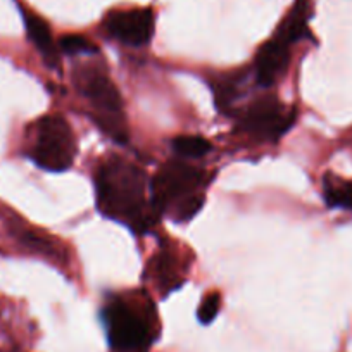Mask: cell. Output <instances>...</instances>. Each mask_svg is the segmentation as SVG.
Masks as SVG:
<instances>
[{"label": "cell", "instance_id": "1", "mask_svg": "<svg viewBox=\"0 0 352 352\" xmlns=\"http://www.w3.org/2000/svg\"><path fill=\"white\" fill-rule=\"evenodd\" d=\"M94 184L97 208L106 218L140 235L157 225L151 182L137 162L120 154L106 155L97 164Z\"/></svg>", "mask_w": 352, "mask_h": 352}, {"label": "cell", "instance_id": "2", "mask_svg": "<svg viewBox=\"0 0 352 352\" xmlns=\"http://www.w3.org/2000/svg\"><path fill=\"white\" fill-rule=\"evenodd\" d=\"M102 320L113 352H148L161 331L157 309L145 290H124L109 296Z\"/></svg>", "mask_w": 352, "mask_h": 352}, {"label": "cell", "instance_id": "3", "mask_svg": "<svg viewBox=\"0 0 352 352\" xmlns=\"http://www.w3.org/2000/svg\"><path fill=\"white\" fill-rule=\"evenodd\" d=\"M212 176L201 166L185 159L164 162L151 180V197L155 212L184 223L194 218L206 202V188Z\"/></svg>", "mask_w": 352, "mask_h": 352}, {"label": "cell", "instance_id": "4", "mask_svg": "<svg viewBox=\"0 0 352 352\" xmlns=\"http://www.w3.org/2000/svg\"><path fill=\"white\" fill-rule=\"evenodd\" d=\"M73 85L92 107V120L116 144L128 142V124L121 94L104 64L81 60L73 69Z\"/></svg>", "mask_w": 352, "mask_h": 352}, {"label": "cell", "instance_id": "5", "mask_svg": "<svg viewBox=\"0 0 352 352\" xmlns=\"http://www.w3.org/2000/svg\"><path fill=\"white\" fill-rule=\"evenodd\" d=\"M26 155L45 171L63 173L69 169L78 155V140L69 121L63 114L52 113L30 124Z\"/></svg>", "mask_w": 352, "mask_h": 352}, {"label": "cell", "instance_id": "6", "mask_svg": "<svg viewBox=\"0 0 352 352\" xmlns=\"http://www.w3.org/2000/svg\"><path fill=\"white\" fill-rule=\"evenodd\" d=\"M240 133L259 142L275 144L285 137L297 121V109L283 104L275 94H264L233 113Z\"/></svg>", "mask_w": 352, "mask_h": 352}, {"label": "cell", "instance_id": "7", "mask_svg": "<svg viewBox=\"0 0 352 352\" xmlns=\"http://www.w3.org/2000/svg\"><path fill=\"white\" fill-rule=\"evenodd\" d=\"M102 30L109 38L140 49L154 38L155 14L151 8L114 9L104 16Z\"/></svg>", "mask_w": 352, "mask_h": 352}, {"label": "cell", "instance_id": "8", "mask_svg": "<svg viewBox=\"0 0 352 352\" xmlns=\"http://www.w3.org/2000/svg\"><path fill=\"white\" fill-rule=\"evenodd\" d=\"M188 272L190 259L173 242L161 243L157 252L148 259L147 264L148 278L161 296H169L175 290L182 289V285L187 282Z\"/></svg>", "mask_w": 352, "mask_h": 352}, {"label": "cell", "instance_id": "9", "mask_svg": "<svg viewBox=\"0 0 352 352\" xmlns=\"http://www.w3.org/2000/svg\"><path fill=\"white\" fill-rule=\"evenodd\" d=\"M292 43L275 32V35L257 49L252 74L261 88H272L278 83L292 59Z\"/></svg>", "mask_w": 352, "mask_h": 352}, {"label": "cell", "instance_id": "10", "mask_svg": "<svg viewBox=\"0 0 352 352\" xmlns=\"http://www.w3.org/2000/svg\"><path fill=\"white\" fill-rule=\"evenodd\" d=\"M23 21H25L26 35H28L30 42L35 45V49L42 54L43 59L47 60V64H50V67L59 66V47L54 42L52 32H50L49 23L43 18H40L38 14H35L33 11L21 8Z\"/></svg>", "mask_w": 352, "mask_h": 352}, {"label": "cell", "instance_id": "11", "mask_svg": "<svg viewBox=\"0 0 352 352\" xmlns=\"http://www.w3.org/2000/svg\"><path fill=\"white\" fill-rule=\"evenodd\" d=\"M323 197L328 208L352 211V180L327 173L323 178Z\"/></svg>", "mask_w": 352, "mask_h": 352}, {"label": "cell", "instance_id": "12", "mask_svg": "<svg viewBox=\"0 0 352 352\" xmlns=\"http://www.w3.org/2000/svg\"><path fill=\"white\" fill-rule=\"evenodd\" d=\"M171 147L175 154L185 161L202 159L212 151L211 142L204 137H199V135H180V137L173 138Z\"/></svg>", "mask_w": 352, "mask_h": 352}, {"label": "cell", "instance_id": "13", "mask_svg": "<svg viewBox=\"0 0 352 352\" xmlns=\"http://www.w3.org/2000/svg\"><path fill=\"white\" fill-rule=\"evenodd\" d=\"M59 52L67 54V56H80V54H87V56H94L99 52L97 45L83 35H76V33H69V35L60 36L57 42Z\"/></svg>", "mask_w": 352, "mask_h": 352}, {"label": "cell", "instance_id": "14", "mask_svg": "<svg viewBox=\"0 0 352 352\" xmlns=\"http://www.w3.org/2000/svg\"><path fill=\"white\" fill-rule=\"evenodd\" d=\"M219 309H221V296L219 292H209L208 296L202 299L201 306L197 309V318L202 324H209L214 321L218 316Z\"/></svg>", "mask_w": 352, "mask_h": 352}]
</instances>
